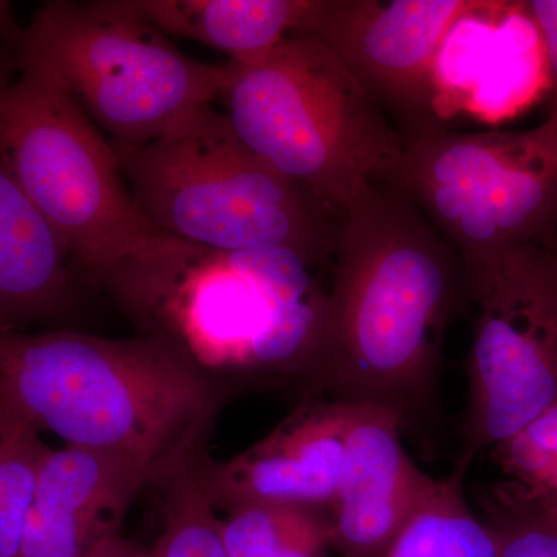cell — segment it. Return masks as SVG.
Wrapping results in <instances>:
<instances>
[{
    "instance_id": "cell-1",
    "label": "cell",
    "mask_w": 557,
    "mask_h": 557,
    "mask_svg": "<svg viewBox=\"0 0 557 557\" xmlns=\"http://www.w3.org/2000/svg\"><path fill=\"white\" fill-rule=\"evenodd\" d=\"M332 276L306 395L381 406L408 426L434 408L446 332L471 302L460 258L379 183L339 220Z\"/></svg>"
},
{
    "instance_id": "cell-2",
    "label": "cell",
    "mask_w": 557,
    "mask_h": 557,
    "mask_svg": "<svg viewBox=\"0 0 557 557\" xmlns=\"http://www.w3.org/2000/svg\"><path fill=\"white\" fill-rule=\"evenodd\" d=\"M225 399L170 341L0 330V405L65 446L131 458L164 486L207 456Z\"/></svg>"
},
{
    "instance_id": "cell-3",
    "label": "cell",
    "mask_w": 557,
    "mask_h": 557,
    "mask_svg": "<svg viewBox=\"0 0 557 557\" xmlns=\"http://www.w3.org/2000/svg\"><path fill=\"white\" fill-rule=\"evenodd\" d=\"M311 269L289 251H220L170 237L98 284L212 379L293 381L306 391L327 310Z\"/></svg>"
},
{
    "instance_id": "cell-4",
    "label": "cell",
    "mask_w": 557,
    "mask_h": 557,
    "mask_svg": "<svg viewBox=\"0 0 557 557\" xmlns=\"http://www.w3.org/2000/svg\"><path fill=\"white\" fill-rule=\"evenodd\" d=\"M226 65L220 101L237 137L336 223L408 146L318 40L292 36L262 60Z\"/></svg>"
},
{
    "instance_id": "cell-5",
    "label": "cell",
    "mask_w": 557,
    "mask_h": 557,
    "mask_svg": "<svg viewBox=\"0 0 557 557\" xmlns=\"http://www.w3.org/2000/svg\"><path fill=\"white\" fill-rule=\"evenodd\" d=\"M112 146L139 211L168 236L220 251H289L313 267L333 259L338 223L214 106L145 145Z\"/></svg>"
},
{
    "instance_id": "cell-6",
    "label": "cell",
    "mask_w": 557,
    "mask_h": 557,
    "mask_svg": "<svg viewBox=\"0 0 557 557\" xmlns=\"http://www.w3.org/2000/svg\"><path fill=\"white\" fill-rule=\"evenodd\" d=\"M20 65L57 81L115 146L168 134L228 84V65L186 57L131 0L42 3L22 30Z\"/></svg>"
},
{
    "instance_id": "cell-7",
    "label": "cell",
    "mask_w": 557,
    "mask_h": 557,
    "mask_svg": "<svg viewBox=\"0 0 557 557\" xmlns=\"http://www.w3.org/2000/svg\"><path fill=\"white\" fill-rule=\"evenodd\" d=\"M381 185L416 205L448 242L478 304L511 252L557 244V120L523 132L418 139Z\"/></svg>"
},
{
    "instance_id": "cell-8",
    "label": "cell",
    "mask_w": 557,
    "mask_h": 557,
    "mask_svg": "<svg viewBox=\"0 0 557 557\" xmlns=\"http://www.w3.org/2000/svg\"><path fill=\"white\" fill-rule=\"evenodd\" d=\"M0 163L97 284L172 237L139 211L108 137L33 65L0 87Z\"/></svg>"
},
{
    "instance_id": "cell-9",
    "label": "cell",
    "mask_w": 557,
    "mask_h": 557,
    "mask_svg": "<svg viewBox=\"0 0 557 557\" xmlns=\"http://www.w3.org/2000/svg\"><path fill=\"white\" fill-rule=\"evenodd\" d=\"M556 245L511 252L478 302L457 478L557 405Z\"/></svg>"
},
{
    "instance_id": "cell-10",
    "label": "cell",
    "mask_w": 557,
    "mask_h": 557,
    "mask_svg": "<svg viewBox=\"0 0 557 557\" xmlns=\"http://www.w3.org/2000/svg\"><path fill=\"white\" fill-rule=\"evenodd\" d=\"M475 0H313L298 36L318 40L350 73L406 145L445 129L438 61Z\"/></svg>"
},
{
    "instance_id": "cell-11",
    "label": "cell",
    "mask_w": 557,
    "mask_h": 557,
    "mask_svg": "<svg viewBox=\"0 0 557 557\" xmlns=\"http://www.w3.org/2000/svg\"><path fill=\"white\" fill-rule=\"evenodd\" d=\"M358 405L304 395L267 437L228 460H201L219 512L252 504L329 509L338 494L348 431Z\"/></svg>"
},
{
    "instance_id": "cell-12",
    "label": "cell",
    "mask_w": 557,
    "mask_h": 557,
    "mask_svg": "<svg viewBox=\"0 0 557 557\" xmlns=\"http://www.w3.org/2000/svg\"><path fill=\"white\" fill-rule=\"evenodd\" d=\"M405 428L394 410L358 405L329 508L332 549L341 557H387L438 485L403 448Z\"/></svg>"
},
{
    "instance_id": "cell-13",
    "label": "cell",
    "mask_w": 557,
    "mask_h": 557,
    "mask_svg": "<svg viewBox=\"0 0 557 557\" xmlns=\"http://www.w3.org/2000/svg\"><path fill=\"white\" fill-rule=\"evenodd\" d=\"M150 485L131 458L95 450H50L17 557H87L120 534L132 500Z\"/></svg>"
},
{
    "instance_id": "cell-14",
    "label": "cell",
    "mask_w": 557,
    "mask_h": 557,
    "mask_svg": "<svg viewBox=\"0 0 557 557\" xmlns=\"http://www.w3.org/2000/svg\"><path fill=\"white\" fill-rule=\"evenodd\" d=\"M75 273L64 242L0 163V330L67 313Z\"/></svg>"
},
{
    "instance_id": "cell-15",
    "label": "cell",
    "mask_w": 557,
    "mask_h": 557,
    "mask_svg": "<svg viewBox=\"0 0 557 557\" xmlns=\"http://www.w3.org/2000/svg\"><path fill=\"white\" fill-rule=\"evenodd\" d=\"M313 0H131L168 36L222 51L234 64H251L298 36Z\"/></svg>"
},
{
    "instance_id": "cell-16",
    "label": "cell",
    "mask_w": 557,
    "mask_h": 557,
    "mask_svg": "<svg viewBox=\"0 0 557 557\" xmlns=\"http://www.w3.org/2000/svg\"><path fill=\"white\" fill-rule=\"evenodd\" d=\"M230 557H327L332 549L329 509L252 504L222 519Z\"/></svg>"
},
{
    "instance_id": "cell-17",
    "label": "cell",
    "mask_w": 557,
    "mask_h": 557,
    "mask_svg": "<svg viewBox=\"0 0 557 557\" xmlns=\"http://www.w3.org/2000/svg\"><path fill=\"white\" fill-rule=\"evenodd\" d=\"M465 479L438 480L387 557H498L496 534L468 507Z\"/></svg>"
},
{
    "instance_id": "cell-18",
    "label": "cell",
    "mask_w": 557,
    "mask_h": 557,
    "mask_svg": "<svg viewBox=\"0 0 557 557\" xmlns=\"http://www.w3.org/2000/svg\"><path fill=\"white\" fill-rule=\"evenodd\" d=\"M50 450L38 429L0 405V557L20 555Z\"/></svg>"
},
{
    "instance_id": "cell-19",
    "label": "cell",
    "mask_w": 557,
    "mask_h": 557,
    "mask_svg": "<svg viewBox=\"0 0 557 557\" xmlns=\"http://www.w3.org/2000/svg\"><path fill=\"white\" fill-rule=\"evenodd\" d=\"M205 457V456H203ZM183 468L164 485V530L153 557H230L222 518L205 483L201 460Z\"/></svg>"
},
{
    "instance_id": "cell-20",
    "label": "cell",
    "mask_w": 557,
    "mask_h": 557,
    "mask_svg": "<svg viewBox=\"0 0 557 557\" xmlns=\"http://www.w3.org/2000/svg\"><path fill=\"white\" fill-rule=\"evenodd\" d=\"M491 454L504 482L557 527V405Z\"/></svg>"
},
{
    "instance_id": "cell-21",
    "label": "cell",
    "mask_w": 557,
    "mask_h": 557,
    "mask_svg": "<svg viewBox=\"0 0 557 557\" xmlns=\"http://www.w3.org/2000/svg\"><path fill=\"white\" fill-rule=\"evenodd\" d=\"M480 507L496 534L498 557H557V527L528 507L504 480L483 491Z\"/></svg>"
},
{
    "instance_id": "cell-22",
    "label": "cell",
    "mask_w": 557,
    "mask_h": 557,
    "mask_svg": "<svg viewBox=\"0 0 557 557\" xmlns=\"http://www.w3.org/2000/svg\"><path fill=\"white\" fill-rule=\"evenodd\" d=\"M525 10L547 65L548 119L557 120V0H531L525 2Z\"/></svg>"
},
{
    "instance_id": "cell-23",
    "label": "cell",
    "mask_w": 557,
    "mask_h": 557,
    "mask_svg": "<svg viewBox=\"0 0 557 557\" xmlns=\"http://www.w3.org/2000/svg\"><path fill=\"white\" fill-rule=\"evenodd\" d=\"M24 27L17 24L9 2H0V87L20 73V44Z\"/></svg>"
},
{
    "instance_id": "cell-24",
    "label": "cell",
    "mask_w": 557,
    "mask_h": 557,
    "mask_svg": "<svg viewBox=\"0 0 557 557\" xmlns=\"http://www.w3.org/2000/svg\"><path fill=\"white\" fill-rule=\"evenodd\" d=\"M87 557H153L152 549H145L126 541L121 534L106 539Z\"/></svg>"
},
{
    "instance_id": "cell-25",
    "label": "cell",
    "mask_w": 557,
    "mask_h": 557,
    "mask_svg": "<svg viewBox=\"0 0 557 557\" xmlns=\"http://www.w3.org/2000/svg\"><path fill=\"white\" fill-rule=\"evenodd\" d=\"M556 256H557V245H556Z\"/></svg>"
}]
</instances>
